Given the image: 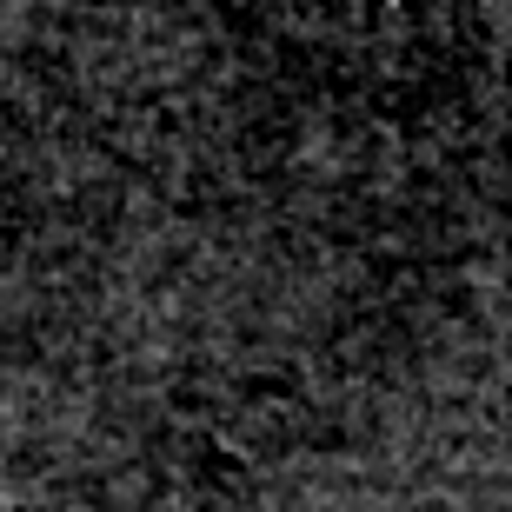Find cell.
<instances>
[{"instance_id": "6da1fadb", "label": "cell", "mask_w": 512, "mask_h": 512, "mask_svg": "<svg viewBox=\"0 0 512 512\" xmlns=\"http://www.w3.org/2000/svg\"><path fill=\"white\" fill-rule=\"evenodd\" d=\"M260 34L286 47L340 60H373V54H419L453 34L459 0H233Z\"/></svg>"}]
</instances>
